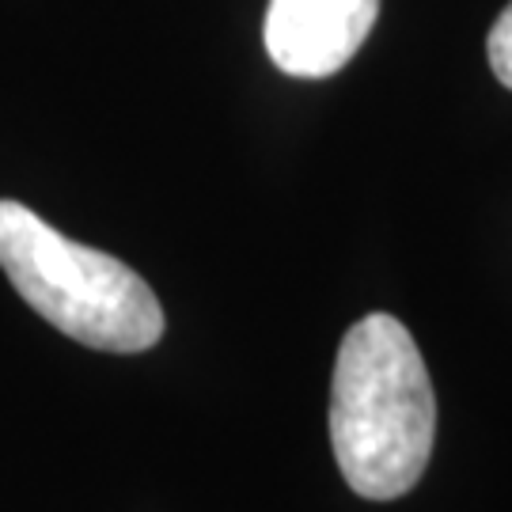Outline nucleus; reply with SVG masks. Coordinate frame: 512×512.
<instances>
[{
	"mask_svg": "<svg viewBox=\"0 0 512 512\" xmlns=\"http://www.w3.org/2000/svg\"><path fill=\"white\" fill-rule=\"evenodd\" d=\"M486 54H490L494 76L512 92V0H509V8L497 16L494 31L486 38Z\"/></svg>",
	"mask_w": 512,
	"mask_h": 512,
	"instance_id": "4",
	"label": "nucleus"
},
{
	"mask_svg": "<svg viewBox=\"0 0 512 512\" xmlns=\"http://www.w3.org/2000/svg\"><path fill=\"white\" fill-rule=\"evenodd\" d=\"M380 0H270L262 42L281 73L323 80L365 46Z\"/></svg>",
	"mask_w": 512,
	"mask_h": 512,
	"instance_id": "3",
	"label": "nucleus"
},
{
	"mask_svg": "<svg viewBox=\"0 0 512 512\" xmlns=\"http://www.w3.org/2000/svg\"><path fill=\"white\" fill-rule=\"evenodd\" d=\"M0 270L46 323L80 346L141 353L164 334V308L145 277L107 251L61 236L19 202H0Z\"/></svg>",
	"mask_w": 512,
	"mask_h": 512,
	"instance_id": "2",
	"label": "nucleus"
},
{
	"mask_svg": "<svg viewBox=\"0 0 512 512\" xmlns=\"http://www.w3.org/2000/svg\"><path fill=\"white\" fill-rule=\"evenodd\" d=\"M437 399L414 334L387 311L353 323L330 384V444L353 494L395 501L425 475Z\"/></svg>",
	"mask_w": 512,
	"mask_h": 512,
	"instance_id": "1",
	"label": "nucleus"
}]
</instances>
